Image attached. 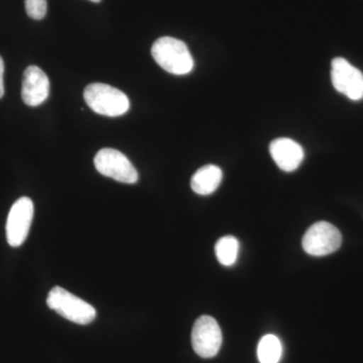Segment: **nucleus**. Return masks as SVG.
I'll list each match as a JSON object with an SVG mask.
<instances>
[{
	"instance_id": "5",
	"label": "nucleus",
	"mask_w": 363,
	"mask_h": 363,
	"mask_svg": "<svg viewBox=\"0 0 363 363\" xmlns=\"http://www.w3.org/2000/svg\"><path fill=\"white\" fill-rule=\"evenodd\" d=\"M95 168L101 175L124 184L138 181V171L123 152L114 149H102L94 157Z\"/></svg>"
},
{
	"instance_id": "6",
	"label": "nucleus",
	"mask_w": 363,
	"mask_h": 363,
	"mask_svg": "<svg viewBox=\"0 0 363 363\" xmlns=\"http://www.w3.org/2000/svg\"><path fill=\"white\" fill-rule=\"evenodd\" d=\"M193 350L199 357L211 358L217 355L222 344L220 327L213 317L201 316L196 320L192 329Z\"/></svg>"
},
{
	"instance_id": "4",
	"label": "nucleus",
	"mask_w": 363,
	"mask_h": 363,
	"mask_svg": "<svg viewBox=\"0 0 363 363\" xmlns=\"http://www.w3.org/2000/svg\"><path fill=\"white\" fill-rule=\"evenodd\" d=\"M342 236L335 226L321 221L313 224L303 238V248L313 257H324L335 252L341 247Z\"/></svg>"
},
{
	"instance_id": "3",
	"label": "nucleus",
	"mask_w": 363,
	"mask_h": 363,
	"mask_svg": "<svg viewBox=\"0 0 363 363\" xmlns=\"http://www.w3.org/2000/svg\"><path fill=\"white\" fill-rule=\"evenodd\" d=\"M47 305L50 309L58 313L60 316L73 323L87 325L96 318V310L93 306L61 286H54L50 291Z\"/></svg>"
},
{
	"instance_id": "10",
	"label": "nucleus",
	"mask_w": 363,
	"mask_h": 363,
	"mask_svg": "<svg viewBox=\"0 0 363 363\" xmlns=\"http://www.w3.org/2000/svg\"><path fill=\"white\" fill-rule=\"evenodd\" d=\"M269 152L274 162L284 172L296 171L304 160L305 152L297 142L288 138H279L269 145Z\"/></svg>"
},
{
	"instance_id": "7",
	"label": "nucleus",
	"mask_w": 363,
	"mask_h": 363,
	"mask_svg": "<svg viewBox=\"0 0 363 363\" xmlns=\"http://www.w3.org/2000/svg\"><path fill=\"white\" fill-rule=\"evenodd\" d=\"M331 80L334 88L352 101L363 99V74L347 60L333 59L331 64Z\"/></svg>"
},
{
	"instance_id": "15",
	"label": "nucleus",
	"mask_w": 363,
	"mask_h": 363,
	"mask_svg": "<svg viewBox=\"0 0 363 363\" xmlns=\"http://www.w3.org/2000/svg\"><path fill=\"white\" fill-rule=\"evenodd\" d=\"M4 60H2L1 57H0V98L4 96Z\"/></svg>"
},
{
	"instance_id": "16",
	"label": "nucleus",
	"mask_w": 363,
	"mask_h": 363,
	"mask_svg": "<svg viewBox=\"0 0 363 363\" xmlns=\"http://www.w3.org/2000/svg\"><path fill=\"white\" fill-rule=\"evenodd\" d=\"M90 1L96 2V4H97V2H100V1H101V0H90Z\"/></svg>"
},
{
	"instance_id": "13",
	"label": "nucleus",
	"mask_w": 363,
	"mask_h": 363,
	"mask_svg": "<svg viewBox=\"0 0 363 363\" xmlns=\"http://www.w3.org/2000/svg\"><path fill=\"white\" fill-rule=\"evenodd\" d=\"M281 353L283 347L277 336L269 334L260 339L257 346V357L260 363H279Z\"/></svg>"
},
{
	"instance_id": "9",
	"label": "nucleus",
	"mask_w": 363,
	"mask_h": 363,
	"mask_svg": "<svg viewBox=\"0 0 363 363\" xmlns=\"http://www.w3.org/2000/svg\"><path fill=\"white\" fill-rule=\"evenodd\" d=\"M50 94V80L44 71L38 66L26 69L23 77L21 98L28 106H39Z\"/></svg>"
},
{
	"instance_id": "14",
	"label": "nucleus",
	"mask_w": 363,
	"mask_h": 363,
	"mask_svg": "<svg viewBox=\"0 0 363 363\" xmlns=\"http://www.w3.org/2000/svg\"><path fill=\"white\" fill-rule=\"evenodd\" d=\"M26 11L30 18L40 21L47 13V0H25Z\"/></svg>"
},
{
	"instance_id": "8",
	"label": "nucleus",
	"mask_w": 363,
	"mask_h": 363,
	"mask_svg": "<svg viewBox=\"0 0 363 363\" xmlns=\"http://www.w3.org/2000/svg\"><path fill=\"white\" fill-rule=\"evenodd\" d=\"M33 218V203L30 198L21 197L11 208L6 221V240L13 247L25 242Z\"/></svg>"
},
{
	"instance_id": "12",
	"label": "nucleus",
	"mask_w": 363,
	"mask_h": 363,
	"mask_svg": "<svg viewBox=\"0 0 363 363\" xmlns=\"http://www.w3.org/2000/svg\"><path fill=\"white\" fill-rule=\"evenodd\" d=\"M240 252V242L233 235L224 236L215 245V255L222 266L230 267L235 264Z\"/></svg>"
},
{
	"instance_id": "1",
	"label": "nucleus",
	"mask_w": 363,
	"mask_h": 363,
	"mask_svg": "<svg viewBox=\"0 0 363 363\" xmlns=\"http://www.w3.org/2000/svg\"><path fill=\"white\" fill-rule=\"evenodd\" d=\"M152 55L160 67L174 75H187L194 69V60L187 45L175 38L157 39L152 45Z\"/></svg>"
},
{
	"instance_id": "11",
	"label": "nucleus",
	"mask_w": 363,
	"mask_h": 363,
	"mask_svg": "<svg viewBox=\"0 0 363 363\" xmlns=\"http://www.w3.org/2000/svg\"><path fill=\"white\" fill-rule=\"evenodd\" d=\"M223 173L219 167L207 164L198 169L191 179V188L198 195H210L220 185Z\"/></svg>"
},
{
	"instance_id": "2",
	"label": "nucleus",
	"mask_w": 363,
	"mask_h": 363,
	"mask_svg": "<svg viewBox=\"0 0 363 363\" xmlns=\"http://www.w3.org/2000/svg\"><path fill=\"white\" fill-rule=\"evenodd\" d=\"M84 99L93 111L101 116L117 117L130 111V99L123 91L104 83H93L84 91Z\"/></svg>"
}]
</instances>
